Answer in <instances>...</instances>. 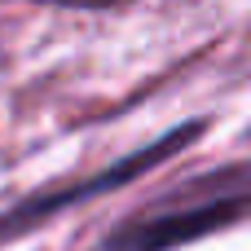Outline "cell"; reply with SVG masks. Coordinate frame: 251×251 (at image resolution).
Listing matches in <instances>:
<instances>
[{"label":"cell","mask_w":251,"mask_h":251,"mask_svg":"<svg viewBox=\"0 0 251 251\" xmlns=\"http://www.w3.org/2000/svg\"><path fill=\"white\" fill-rule=\"evenodd\" d=\"M251 203V172H216L212 181H194L176 194H163L141 216L124 221L101 251H163L185 238H199L225 221H234Z\"/></svg>","instance_id":"1"}]
</instances>
